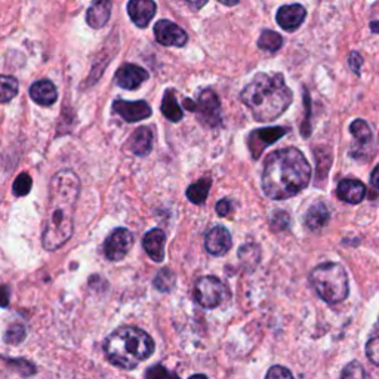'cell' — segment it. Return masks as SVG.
Returning a JSON list of instances; mask_svg holds the SVG:
<instances>
[{"label": "cell", "mask_w": 379, "mask_h": 379, "mask_svg": "<svg viewBox=\"0 0 379 379\" xmlns=\"http://www.w3.org/2000/svg\"><path fill=\"white\" fill-rule=\"evenodd\" d=\"M371 182L376 190H379V164L376 166V168L372 172V175H371Z\"/></svg>", "instance_id": "obj_39"}, {"label": "cell", "mask_w": 379, "mask_h": 379, "mask_svg": "<svg viewBox=\"0 0 379 379\" xmlns=\"http://www.w3.org/2000/svg\"><path fill=\"white\" fill-rule=\"evenodd\" d=\"M156 40L163 46H177L182 48L188 42V36L180 25L168 20H160L154 25Z\"/></svg>", "instance_id": "obj_10"}, {"label": "cell", "mask_w": 379, "mask_h": 379, "mask_svg": "<svg viewBox=\"0 0 379 379\" xmlns=\"http://www.w3.org/2000/svg\"><path fill=\"white\" fill-rule=\"evenodd\" d=\"M162 113L166 119L171 120V122H180L184 116L182 108L180 107L177 101V95H175V92L171 89L164 92V97L162 101Z\"/></svg>", "instance_id": "obj_22"}, {"label": "cell", "mask_w": 379, "mask_h": 379, "mask_svg": "<svg viewBox=\"0 0 379 379\" xmlns=\"http://www.w3.org/2000/svg\"><path fill=\"white\" fill-rule=\"evenodd\" d=\"M32 190V178L29 173H21L18 175V178L14 182V193L15 196H27Z\"/></svg>", "instance_id": "obj_29"}, {"label": "cell", "mask_w": 379, "mask_h": 379, "mask_svg": "<svg viewBox=\"0 0 379 379\" xmlns=\"http://www.w3.org/2000/svg\"><path fill=\"white\" fill-rule=\"evenodd\" d=\"M289 224H291V218L284 210L276 212L273 217V221H271V228L274 231H283L289 227Z\"/></svg>", "instance_id": "obj_31"}, {"label": "cell", "mask_w": 379, "mask_h": 379, "mask_svg": "<svg viewBox=\"0 0 379 379\" xmlns=\"http://www.w3.org/2000/svg\"><path fill=\"white\" fill-rule=\"evenodd\" d=\"M310 283L319 297L328 304H338L348 297V277L339 264L326 262L317 265L310 274Z\"/></svg>", "instance_id": "obj_5"}, {"label": "cell", "mask_w": 379, "mask_h": 379, "mask_svg": "<svg viewBox=\"0 0 379 379\" xmlns=\"http://www.w3.org/2000/svg\"><path fill=\"white\" fill-rule=\"evenodd\" d=\"M240 99L256 120L271 122L288 110L293 95L280 73L273 76L260 73L242 90Z\"/></svg>", "instance_id": "obj_3"}, {"label": "cell", "mask_w": 379, "mask_h": 379, "mask_svg": "<svg viewBox=\"0 0 379 379\" xmlns=\"http://www.w3.org/2000/svg\"><path fill=\"white\" fill-rule=\"evenodd\" d=\"M25 338V329L21 325H14L8 329L5 341L9 344H20V342Z\"/></svg>", "instance_id": "obj_30"}, {"label": "cell", "mask_w": 379, "mask_h": 379, "mask_svg": "<svg viewBox=\"0 0 379 379\" xmlns=\"http://www.w3.org/2000/svg\"><path fill=\"white\" fill-rule=\"evenodd\" d=\"M305 15H307V11H305L302 5H286L277 11V23H279L283 30L295 32L304 23Z\"/></svg>", "instance_id": "obj_14"}, {"label": "cell", "mask_w": 379, "mask_h": 379, "mask_svg": "<svg viewBox=\"0 0 379 379\" xmlns=\"http://www.w3.org/2000/svg\"><path fill=\"white\" fill-rule=\"evenodd\" d=\"M311 166L295 147L273 151L265 159L262 190L273 200L291 199L310 184Z\"/></svg>", "instance_id": "obj_2"}, {"label": "cell", "mask_w": 379, "mask_h": 379, "mask_svg": "<svg viewBox=\"0 0 379 379\" xmlns=\"http://www.w3.org/2000/svg\"><path fill=\"white\" fill-rule=\"evenodd\" d=\"M212 186L210 178H201L196 184H191L187 190V197L194 205H203L209 196V188Z\"/></svg>", "instance_id": "obj_23"}, {"label": "cell", "mask_w": 379, "mask_h": 379, "mask_svg": "<svg viewBox=\"0 0 379 379\" xmlns=\"http://www.w3.org/2000/svg\"><path fill=\"white\" fill-rule=\"evenodd\" d=\"M164 243L166 236L160 228L149 231L143 239V246L154 262H162L164 260Z\"/></svg>", "instance_id": "obj_16"}, {"label": "cell", "mask_w": 379, "mask_h": 379, "mask_svg": "<svg viewBox=\"0 0 379 379\" xmlns=\"http://www.w3.org/2000/svg\"><path fill=\"white\" fill-rule=\"evenodd\" d=\"M184 107L190 112H196L201 122L210 127H215L221 123V104L212 89L203 90L197 101L184 99Z\"/></svg>", "instance_id": "obj_6"}, {"label": "cell", "mask_w": 379, "mask_h": 379, "mask_svg": "<svg viewBox=\"0 0 379 379\" xmlns=\"http://www.w3.org/2000/svg\"><path fill=\"white\" fill-rule=\"evenodd\" d=\"M341 376L342 378H366L367 375H366L362 365H360L358 362H353V363L347 365V367L342 371Z\"/></svg>", "instance_id": "obj_33"}, {"label": "cell", "mask_w": 379, "mask_h": 379, "mask_svg": "<svg viewBox=\"0 0 379 379\" xmlns=\"http://www.w3.org/2000/svg\"><path fill=\"white\" fill-rule=\"evenodd\" d=\"M283 45V38L273 30H264L260 40H258V46L262 51H268V52H277Z\"/></svg>", "instance_id": "obj_24"}, {"label": "cell", "mask_w": 379, "mask_h": 379, "mask_svg": "<svg viewBox=\"0 0 379 379\" xmlns=\"http://www.w3.org/2000/svg\"><path fill=\"white\" fill-rule=\"evenodd\" d=\"M145 376L153 378V379H159V378H171V376H177V375L168 372L163 366H154L150 369V371H147Z\"/></svg>", "instance_id": "obj_34"}, {"label": "cell", "mask_w": 379, "mask_h": 379, "mask_svg": "<svg viewBox=\"0 0 379 379\" xmlns=\"http://www.w3.org/2000/svg\"><path fill=\"white\" fill-rule=\"evenodd\" d=\"M260 255H261L260 246L249 243V245H245L240 247L239 260L243 264H251V267H255L258 264V261H260Z\"/></svg>", "instance_id": "obj_27"}, {"label": "cell", "mask_w": 379, "mask_h": 379, "mask_svg": "<svg viewBox=\"0 0 379 379\" xmlns=\"http://www.w3.org/2000/svg\"><path fill=\"white\" fill-rule=\"evenodd\" d=\"M154 135L150 127H138L129 140V149L136 156H147L153 149Z\"/></svg>", "instance_id": "obj_18"}, {"label": "cell", "mask_w": 379, "mask_h": 379, "mask_svg": "<svg viewBox=\"0 0 379 379\" xmlns=\"http://www.w3.org/2000/svg\"><path fill=\"white\" fill-rule=\"evenodd\" d=\"M218 2H221L225 6H234L239 2V0H218Z\"/></svg>", "instance_id": "obj_41"}, {"label": "cell", "mask_w": 379, "mask_h": 379, "mask_svg": "<svg viewBox=\"0 0 379 379\" xmlns=\"http://www.w3.org/2000/svg\"><path fill=\"white\" fill-rule=\"evenodd\" d=\"M348 64H350V67L353 69V71L356 73V75H358L360 67H362V64H363V58L360 57L357 52H351L350 57H348Z\"/></svg>", "instance_id": "obj_36"}, {"label": "cell", "mask_w": 379, "mask_h": 379, "mask_svg": "<svg viewBox=\"0 0 379 379\" xmlns=\"http://www.w3.org/2000/svg\"><path fill=\"white\" fill-rule=\"evenodd\" d=\"M79 191L80 181L73 171H60L51 180L48 209H46L42 236L43 247L48 251L60 249L71 237Z\"/></svg>", "instance_id": "obj_1"}, {"label": "cell", "mask_w": 379, "mask_h": 379, "mask_svg": "<svg viewBox=\"0 0 379 379\" xmlns=\"http://www.w3.org/2000/svg\"><path fill=\"white\" fill-rule=\"evenodd\" d=\"M187 2L194 8V9H201L208 3V0H187Z\"/></svg>", "instance_id": "obj_40"}, {"label": "cell", "mask_w": 379, "mask_h": 379, "mask_svg": "<svg viewBox=\"0 0 379 379\" xmlns=\"http://www.w3.org/2000/svg\"><path fill=\"white\" fill-rule=\"evenodd\" d=\"M233 245L230 231L225 227H214L205 237V247L206 251L214 256L225 255Z\"/></svg>", "instance_id": "obj_11"}, {"label": "cell", "mask_w": 379, "mask_h": 379, "mask_svg": "<svg viewBox=\"0 0 379 379\" xmlns=\"http://www.w3.org/2000/svg\"><path fill=\"white\" fill-rule=\"evenodd\" d=\"M9 297H11L9 286H0V307H8Z\"/></svg>", "instance_id": "obj_38"}, {"label": "cell", "mask_w": 379, "mask_h": 379, "mask_svg": "<svg viewBox=\"0 0 379 379\" xmlns=\"http://www.w3.org/2000/svg\"><path fill=\"white\" fill-rule=\"evenodd\" d=\"M149 79V73L135 64H125L116 73V82L120 88L134 90Z\"/></svg>", "instance_id": "obj_13"}, {"label": "cell", "mask_w": 379, "mask_h": 379, "mask_svg": "<svg viewBox=\"0 0 379 379\" xmlns=\"http://www.w3.org/2000/svg\"><path fill=\"white\" fill-rule=\"evenodd\" d=\"M267 378H292V372L283 366H273L270 371L267 372Z\"/></svg>", "instance_id": "obj_35"}, {"label": "cell", "mask_w": 379, "mask_h": 379, "mask_svg": "<svg viewBox=\"0 0 379 379\" xmlns=\"http://www.w3.org/2000/svg\"><path fill=\"white\" fill-rule=\"evenodd\" d=\"M108 362L122 369H135L154 353V341L143 329L125 326L106 339Z\"/></svg>", "instance_id": "obj_4"}, {"label": "cell", "mask_w": 379, "mask_h": 379, "mask_svg": "<svg viewBox=\"0 0 379 379\" xmlns=\"http://www.w3.org/2000/svg\"><path fill=\"white\" fill-rule=\"evenodd\" d=\"M18 94V80L12 76H0V104L8 103Z\"/></svg>", "instance_id": "obj_26"}, {"label": "cell", "mask_w": 379, "mask_h": 379, "mask_svg": "<svg viewBox=\"0 0 379 379\" xmlns=\"http://www.w3.org/2000/svg\"><path fill=\"white\" fill-rule=\"evenodd\" d=\"M113 107H114V112L129 123L140 122V120L150 117L153 113L151 107L147 104L145 101H135V103H129V101H116Z\"/></svg>", "instance_id": "obj_12"}, {"label": "cell", "mask_w": 379, "mask_h": 379, "mask_svg": "<svg viewBox=\"0 0 379 379\" xmlns=\"http://www.w3.org/2000/svg\"><path fill=\"white\" fill-rule=\"evenodd\" d=\"M330 221V212L329 208L325 205L323 201L316 203V205H313L307 215H305V224L313 231L321 230L323 227H326Z\"/></svg>", "instance_id": "obj_21"}, {"label": "cell", "mask_w": 379, "mask_h": 379, "mask_svg": "<svg viewBox=\"0 0 379 379\" xmlns=\"http://www.w3.org/2000/svg\"><path fill=\"white\" fill-rule=\"evenodd\" d=\"M366 356L374 365L379 366V337H374L372 339H369L366 344Z\"/></svg>", "instance_id": "obj_32"}, {"label": "cell", "mask_w": 379, "mask_h": 379, "mask_svg": "<svg viewBox=\"0 0 379 379\" xmlns=\"http://www.w3.org/2000/svg\"><path fill=\"white\" fill-rule=\"evenodd\" d=\"M110 14H112V0H95L88 9V24L92 29H101L107 24Z\"/></svg>", "instance_id": "obj_20"}, {"label": "cell", "mask_w": 379, "mask_h": 379, "mask_svg": "<svg viewBox=\"0 0 379 379\" xmlns=\"http://www.w3.org/2000/svg\"><path fill=\"white\" fill-rule=\"evenodd\" d=\"M30 97L36 103L40 106H52L58 98L57 88H55L49 80H39L32 85Z\"/></svg>", "instance_id": "obj_19"}, {"label": "cell", "mask_w": 379, "mask_h": 379, "mask_svg": "<svg viewBox=\"0 0 379 379\" xmlns=\"http://www.w3.org/2000/svg\"><path fill=\"white\" fill-rule=\"evenodd\" d=\"M288 127H265V129H256L252 131L251 135L247 136V145L249 150L252 153L254 159H260L264 150L268 145L274 144L277 140H280L286 134H288Z\"/></svg>", "instance_id": "obj_8"}, {"label": "cell", "mask_w": 379, "mask_h": 379, "mask_svg": "<svg viewBox=\"0 0 379 379\" xmlns=\"http://www.w3.org/2000/svg\"><path fill=\"white\" fill-rule=\"evenodd\" d=\"M337 194L342 201L357 205V203L362 201L366 196V186L362 181L357 180H342L338 184Z\"/></svg>", "instance_id": "obj_17"}, {"label": "cell", "mask_w": 379, "mask_h": 379, "mask_svg": "<svg viewBox=\"0 0 379 379\" xmlns=\"http://www.w3.org/2000/svg\"><path fill=\"white\" fill-rule=\"evenodd\" d=\"M156 11L157 8L153 0H129L127 3L129 16L141 29L150 24L156 15Z\"/></svg>", "instance_id": "obj_15"}, {"label": "cell", "mask_w": 379, "mask_h": 379, "mask_svg": "<svg viewBox=\"0 0 379 379\" xmlns=\"http://www.w3.org/2000/svg\"><path fill=\"white\" fill-rule=\"evenodd\" d=\"M350 132L353 134V136L356 138L360 145H366L372 141L371 127H369V125L362 119H357L350 125Z\"/></svg>", "instance_id": "obj_25"}, {"label": "cell", "mask_w": 379, "mask_h": 379, "mask_svg": "<svg viewBox=\"0 0 379 379\" xmlns=\"http://www.w3.org/2000/svg\"><path fill=\"white\" fill-rule=\"evenodd\" d=\"M134 245V236L126 228H116L112 234L108 236L104 245L106 256L110 261H120L127 255L129 249Z\"/></svg>", "instance_id": "obj_9"}, {"label": "cell", "mask_w": 379, "mask_h": 379, "mask_svg": "<svg viewBox=\"0 0 379 379\" xmlns=\"http://www.w3.org/2000/svg\"><path fill=\"white\" fill-rule=\"evenodd\" d=\"M215 209H217V214L219 217H227L231 212V209H233V205H231V201L228 199H223L217 203Z\"/></svg>", "instance_id": "obj_37"}, {"label": "cell", "mask_w": 379, "mask_h": 379, "mask_svg": "<svg viewBox=\"0 0 379 379\" xmlns=\"http://www.w3.org/2000/svg\"><path fill=\"white\" fill-rule=\"evenodd\" d=\"M225 286L214 276H203L194 284V299L203 308H217L225 298Z\"/></svg>", "instance_id": "obj_7"}, {"label": "cell", "mask_w": 379, "mask_h": 379, "mask_svg": "<svg viewBox=\"0 0 379 379\" xmlns=\"http://www.w3.org/2000/svg\"><path fill=\"white\" fill-rule=\"evenodd\" d=\"M175 284V274L173 271L168 270V268H163L159 273H157L154 279V286L162 292H169Z\"/></svg>", "instance_id": "obj_28"}, {"label": "cell", "mask_w": 379, "mask_h": 379, "mask_svg": "<svg viewBox=\"0 0 379 379\" xmlns=\"http://www.w3.org/2000/svg\"><path fill=\"white\" fill-rule=\"evenodd\" d=\"M371 27H372V32L379 33V23H372V24H371Z\"/></svg>", "instance_id": "obj_42"}]
</instances>
